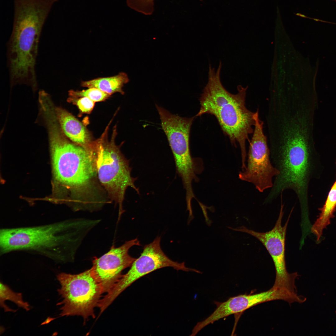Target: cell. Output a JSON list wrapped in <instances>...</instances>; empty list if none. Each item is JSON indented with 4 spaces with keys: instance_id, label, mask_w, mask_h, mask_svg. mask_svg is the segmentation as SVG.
<instances>
[{
    "instance_id": "obj_9",
    "label": "cell",
    "mask_w": 336,
    "mask_h": 336,
    "mask_svg": "<svg viewBox=\"0 0 336 336\" xmlns=\"http://www.w3.org/2000/svg\"><path fill=\"white\" fill-rule=\"evenodd\" d=\"M281 199V206L278 219L274 227L271 231L260 232L248 229L245 226L234 228L233 230L248 233L259 240L266 248L273 261L276 270V278L273 287L296 292L295 280L298 276L297 273L288 272L285 260V243L287 229L292 208L284 226L282 225L284 214V205L282 198Z\"/></svg>"
},
{
    "instance_id": "obj_18",
    "label": "cell",
    "mask_w": 336,
    "mask_h": 336,
    "mask_svg": "<svg viewBox=\"0 0 336 336\" xmlns=\"http://www.w3.org/2000/svg\"><path fill=\"white\" fill-rule=\"evenodd\" d=\"M68 101L76 105L82 113L89 114L93 110L95 102L89 98L83 97L74 98L69 97Z\"/></svg>"
},
{
    "instance_id": "obj_4",
    "label": "cell",
    "mask_w": 336,
    "mask_h": 336,
    "mask_svg": "<svg viewBox=\"0 0 336 336\" xmlns=\"http://www.w3.org/2000/svg\"><path fill=\"white\" fill-rule=\"evenodd\" d=\"M114 132L110 141L105 139L106 132L96 141L94 160L100 182L110 198L119 206V219L124 212L123 204L127 189L130 187L138 194L140 191L135 184L137 178L131 176L129 160L115 144Z\"/></svg>"
},
{
    "instance_id": "obj_3",
    "label": "cell",
    "mask_w": 336,
    "mask_h": 336,
    "mask_svg": "<svg viewBox=\"0 0 336 336\" xmlns=\"http://www.w3.org/2000/svg\"><path fill=\"white\" fill-rule=\"evenodd\" d=\"M45 119L55 180L72 193H86L96 174L93 147L87 148L70 142L54 114L48 115Z\"/></svg>"
},
{
    "instance_id": "obj_6",
    "label": "cell",
    "mask_w": 336,
    "mask_h": 336,
    "mask_svg": "<svg viewBox=\"0 0 336 336\" xmlns=\"http://www.w3.org/2000/svg\"><path fill=\"white\" fill-rule=\"evenodd\" d=\"M162 129L167 138L172 152L176 172L184 187L190 189L193 181L198 180L199 171L195 160L190 154L189 138L190 128L195 117L188 118L173 114L156 105Z\"/></svg>"
},
{
    "instance_id": "obj_8",
    "label": "cell",
    "mask_w": 336,
    "mask_h": 336,
    "mask_svg": "<svg viewBox=\"0 0 336 336\" xmlns=\"http://www.w3.org/2000/svg\"><path fill=\"white\" fill-rule=\"evenodd\" d=\"M161 237L157 236L151 243L144 246L140 256L133 262L128 272L121 277L102 299V304L110 306L126 288L141 277L156 270L170 267L177 270L200 271L187 268L184 262L174 261L167 256L161 249Z\"/></svg>"
},
{
    "instance_id": "obj_2",
    "label": "cell",
    "mask_w": 336,
    "mask_h": 336,
    "mask_svg": "<svg viewBox=\"0 0 336 336\" xmlns=\"http://www.w3.org/2000/svg\"><path fill=\"white\" fill-rule=\"evenodd\" d=\"M75 224L70 220L43 225L0 230V254L25 251L44 256L56 263L72 259Z\"/></svg>"
},
{
    "instance_id": "obj_12",
    "label": "cell",
    "mask_w": 336,
    "mask_h": 336,
    "mask_svg": "<svg viewBox=\"0 0 336 336\" xmlns=\"http://www.w3.org/2000/svg\"><path fill=\"white\" fill-rule=\"evenodd\" d=\"M57 119L63 134L73 142L86 147H91L94 141L82 124L64 109L55 107Z\"/></svg>"
},
{
    "instance_id": "obj_13",
    "label": "cell",
    "mask_w": 336,
    "mask_h": 336,
    "mask_svg": "<svg viewBox=\"0 0 336 336\" xmlns=\"http://www.w3.org/2000/svg\"><path fill=\"white\" fill-rule=\"evenodd\" d=\"M129 81L127 75L125 73L121 72L113 76L99 77L82 81L81 85L84 87L97 88L110 95L117 92L124 94L123 87Z\"/></svg>"
},
{
    "instance_id": "obj_16",
    "label": "cell",
    "mask_w": 336,
    "mask_h": 336,
    "mask_svg": "<svg viewBox=\"0 0 336 336\" xmlns=\"http://www.w3.org/2000/svg\"><path fill=\"white\" fill-rule=\"evenodd\" d=\"M69 97L74 98L87 97L95 102L103 101L108 99L110 95L96 88H89L86 90L74 91L68 92Z\"/></svg>"
},
{
    "instance_id": "obj_11",
    "label": "cell",
    "mask_w": 336,
    "mask_h": 336,
    "mask_svg": "<svg viewBox=\"0 0 336 336\" xmlns=\"http://www.w3.org/2000/svg\"><path fill=\"white\" fill-rule=\"evenodd\" d=\"M277 294L274 290L270 289L266 291L253 294L240 295L231 297L226 301L215 302L217 308L214 311L204 320L198 323L196 328L199 330L208 325L231 315L240 313L246 310L261 303L275 300Z\"/></svg>"
},
{
    "instance_id": "obj_5",
    "label": "cell",
    "mask_w": 336,
    "mask_h": 336,
    "mask_svg": "<svg viewBox=\"0 0 336 336\" xmlns=\"http://www.w3.org/2000/svg\"><path fill=\"white\" fill-rule=\"evenodd\" d=\"M57 277L61 285L58 292L63 299L57 304L62 305L60 316L80 315L84 320L95 318L94 309L103 293L91 269L75 274L62 273Z\"/></svg>"
},
{
    "instance_id": "obj_14",
    "label": "cell",
    "mask_w": 336,
    "mask_h": 336,
    "mask_svg": "<svg viewBox=\"0 0 336 336\" xmlns=\"http://www.w3.org/2000/svg\"><path fill=\"white\" fill-rule=\"evenodd\" d=\"M336 209V180L329 192L323 207L320 209L321 213L311 228L318 241L321 237L324 229L330 223V219L334 216Z\"/></svg>"
},
{
    "instance_id": "obj_7",
    "label": "cell",
    "mask_w": 336,
    "mask_h": 336,
    "mask_svg": "<svg viewBox=\"0 0 336 336\" xmlns=\"http://www.w3.org/2000/svg\"><path fill=\"white\" fill-rule=\"evenodd\" d=\"M255 124L250 142L247 164L239 174L240 179L254 185L260 192L271 189L273 180L279 174L271 161L267 136L263 130L264 123L260 119L259 109L254 114Z\"/></svg>"
},
{
    "instance_id": "obj_10",
    "label": "cell",
    "mask_w": 336,
    "mask_h": 336,
    "mask_svg": "<svg viewBox=\"0 0 336 336\" xmlns=\"http://www.w3.org/2000/svg\"><path fill=\"white\" fill-rule=\"evenodd\" d=\"M140 245L137 239L132 240L119 247H112L108 252L93 260L91 272L103 293L111 289L122 276V271L131 266L135 259L128 254L130 249Z\"/></svg>"
},
{
    "instance_id": "obj_15",
    "label": "cell",
    "mask_w": 336,
    "mask_h": 336,
    "mask_svg": "<svg viewBox=\"0 0 336 336\" xmlns=\"http://www.w3.org/2000/svg\"><path fill=\"white\" fill-rule=\"evenodd\" d=\"M10 301L18 307L28 311L30 310L28 303L25 301L23 299L21 293H17L12 291L8 286L1 282L0 283V304L5 312H15L16 310L10 308L6 305L5 301Z\"/></svg>"
},
{
    "instance_id": "obj_1",
    "label": "cell",
    "mask_w": 336,
    "mask_h": 336,
    "mask_svg": "<svg viewBox=\"0 0 336 336\" xmlns=\"http://www.w3.org/2000/svg\"><path fill=\"white\" fill-rule=\"evenodd\" d=\"M222 63L220 61L217 70L209 64L208 80L200 98V110L195 116L205 114L214 115L222 130L229 137L231 142L240 147L242 167L246 166L247 156L246 142L250 141L249 135L254 132V112L249 110L245 104L247 87L237 86L238 93L228 91L220 80Z\"/></svg>"
},
{
    "instance_id": "obj_17",
    "label": "cell",
    "mask_w": 336,
    "mask_h": 336,
    "mask_svg": "<svg viewBox=\"0 0 336 336\" xmlns=\"http://www.w3.org/2000/svg\"><path fill=\"white\" fill-rule=\"evenodd\" d=\"M155 0H126L127 5L133 10L146 15L152 14Z\"/></svg>"
},
{
    "instance_id": "obj_19",
    "label": "cell",
    "mask_w": 336,
    "mask_h": 336,
    "mask_svg": "<svg viewBox=\"0 0 336 336\" xmlns=\"http://www.w3.org/2000/svg\"><path fill=\"white\" fill-rule=\"evenodd\" d=\"M201 208L203 211V214L204 215L205 222L209 226H210L212 222V220H210L208 216L206 209L207 208L205 205H203L200 202H198Z\"/></svg>"
}]
</instances>
